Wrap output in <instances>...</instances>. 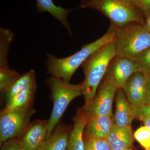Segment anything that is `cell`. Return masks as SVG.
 I'll return each mask as SVG.
<instances>
[{"instance_id":"30","label":"cell","mask_w":150,"mask_h":150,"mask_svg":"<svg viewBox=\"0 0 150 150\" xmlns=\"http://www.w3.org/2000/svg\"><path fill=\"white\" fill-rule=\"evenodd\" d=\"M147 80V96L146 104H150V77L146 78Z\"/></svg>"},{"instance_id":"17","label":"cell","mask_w":150,"mask_h":150,"mask_svg":"<svg viewBox=\"0 0 150 150\" xmlns=\"http://www.w3.org/2000/svg\"><path fill=\"white\" fill-rule=\"evenodd\" d=\"M37 88L36 82L27 86L6 102V110H13L33 105Z\"/></svg>"},{"instance_id":"11","label":"cell","mask_w":150,"mask_h":150,"mask_svg":"<svg viewBox=\"0 0 150 150\" xmlns=\"http://www.w3.org/2000/svg\"><path fill=\"white\" fill-rule=\"evenodd\" d=\"M115 110L112 116L113 124L120 127L131 126L137 118L138 108L130 103L122 88H118L115 94Z\"/></svg>"},{"instance_id":"5","label":"cell","mask_w":150,"mask_h":150,"mask_svg":"<svg viewBox=\"0 0 150 150\" xmlns=\"http://www.w3.org/2000/svg\"><path fill=\"white\" fill-rule=\"evenodd\" d=\"M80 7L100 12L111 24L120 27L131 22L144 24L146 18L142 11L124 4L118 0H80Z\"/></svg>"},{"instance_id":"33","label":"cell","mask_w":150,"mask_h":150,"mask_svg":"<svg viewBox=\"0 0 150 150\" xmlns=\"http://www.w3.org/2000/svg\"><path fill=\"white\" fill-rule=\"evenodd\" d=\"M148 150H150V147L149 149H148Z\"/></svg>"},{"instance_id":"23","label":"cell","mask_w":150,"mask_h":150,"mask_svg":"<svg viewBox=\"0 0 150 150\" xmlns=\"http://www.w3.org/2000/svg\"><path fill=\"white\" fill-rule=\"evenodd\" d=\"M134 137L145 150L149 149L150 130L147 127L145 126L140 127L134 133Z\"/></svg>"},{"instance_id":"6","label":"cell","mask_w":150,"mask_h":150,"mask_svg":"<svg viewBox=\"0 0 150 150\" xmlns=\"http://www.w3.org/2000/svg\"><path fill=\"white\" fill-rule=\"evenodd\" d=\"M35 112L33 105L13 110L3 109L0 115L1 144L21 136Z\"/></svg>"},{"instance_id":"10","label":"cell","mask_w":150,"mask_h":150,"mask_svg":"<svg viewBox=\"0 0 150 150\" xmlns=\"http://www.w3.org/2000/svg\"><path fill=\"white\" fill-rule=\"evenodd\" d=\"M48 120H36L30 123L23 134L21 147L26 149H40L46 139Z\"/></svg>"},{"instance_id":"15","label":"cell","mask_w":150,"mask_h":150,"mask_svg":"<svg viewBox=\"0 0 150 150\" xmlns=\"http://www.w3.org/2000/svg\"><path fill=\"white\" fill-rule=\"evenodd\" d=\"M107 140L111 149L131 148L133 143L131 126L120 127L113 124Z\"/></svg>"},{"instance_id":"4","label":"cell","mask_w":150,"mask_h":150,"mask_svg":"<svg viewBox=\"0 0 150 150\" xmlns=\"http://www.w3.org/2000/svg\"><path fill=\"white\" fill-rule=\"evenodd\" d=\"M51 91L53 108L48 120L46 139L51 136L67 107L76 98L82 95L83 82L73 84L70 82L51 76L46 81Z\"/></svg>"},{"instance_id":"8","label":"cell","mask_w":150,"mask_h":150,"mask_svg":"<svg viewBox=\"0 0 150 150\" xmlns=\"http://www.w3.org/2000/svg\"><path fill=\"white\" fill-rule=\"evenodd\" d=\"M127 99L137 108L147 103V80L139 71L134 73L122 88Z\"/></svg>"},{"instance_id":"24","label":"cell","mask_w":150,"mask_h":150,"mask_svg":"<svg viewBox=\"0 0 150 150\" xmlns=\"http://www.w3.org/2000/svg\"><path fill=\"white\" fill-rule=\"evenodd\" d=\"M20 147L19 140L15 138L3 143L1 150H20Z\"/></svg>"},{"instance_id":"9","label":"cell","mask_w":150,"mask_h":150,"mask_svg":"<svg viewBox=\"0 0 150 150\" xmlns=\"http://www.w3.org/2000/svg\"><path fill=\"white\" fill-rule=\"evenodd\" d=\"M138 71L134 60L115 56L110 62L105 77L112 81L118 89L122 88L129 78Z\"/></svg>"},{"instance_id":"26","label":"cell","mask_w":150,"mask_h":150,"mask_svg":"<svg viewBox=\"0 0 150 150\" xmlns=\"http://www.w3.org/2000/svg\"><path fill=\"white\" fill-rule=\"evenodd\" d=\"M137 118L139 119L140 120L143 121L145 126L147 127L150 130V115L143 113V112H137Z\"/></svg>"},{"instance_id":"20","label":"cell","mask_w":150,"mask_h":150,"mask_svg":"<svg viewBox=\"0 0 150 150\" xmlns=\"http://www.w3.org/2000/svg\"><path fill=\"white\" fill-rule=\"evenodd\" d=\"M21 76L17 72L10 68H0V91L5 92Z\"/></svg>"},{"instance_id":"7","label":"cell","mask_w":150,"mask_h":150,"mask_svg":"<svg viewBox=\"0 0 150 150\" xmlns=\"http://www.w3.org/2000/svg\"><path fill=\"white\" fill-rule=\"evenodd\" d=\"M117 89L112 81L104 76L93 98L81 107L88 118L102 115L112 117V103Z\"/></svg>"},{"instance_id":"28","label":"cell","mask_w":150,"mask_h":150,"mask_svg":"<svg viewBox=\"0 0 150 150\" xmlns=\"http://www.w3.org/2000/svg\"><path fill=\"white\" fill-rule=\"evenodd\" d=\"M138 111L150 115V104L144 105L142 107L138 108Z\"/></svg>"},{"instance_id":"16","label":"cell","mask_w":150,"mask_h":150,"mask_svg":"<svg viewBox=\"0 0 150 150\" xmlns=\"http://www.w3.org/2000/svg\"><path fill=\"white\" fill-rule=\"evenodd\" d=\"M36 7L39 13L47 12L58 20L62 25L67 30L69 34L72 35L70 25L67 21L69 14L74 9H65L54 4L52 0H36Z\"/></svg>"},{"instance_id":"32","label":"cell","mask_w":150,"mask_h":150,"mask_svg":"<svg viewBox=\"0 0 150 150\" xmlns=\"http://www.w3.org/2000/svg\"><path fill=\"white\" fill-rule=\"evenodd\" d=\"M20 150H28V149H23V148H22L21 147H20Z\"/></svg>"},{"instance_id":"18","label":"cell","mask_w":150,"mask_h":150,"mask_svg":"<svg viewBox=\"0 0 150 150\" xmlns=\"http://www.w3.org/2000/svg\"><path fill=\"white\" fill-rule=\"evenodd\" d=\"M35 81V71L33 69L21 75L18 79L12 84L11 85L5 92L6 102L8 101L18 92L27 86Z\"/></svg>"},{"instance_id":"29","label":"cell","mask_w":150,"mask_h":150,"mask_svg":"<svg viewBox=\"0 0 150 150\" xmlns=\"http://www.w3.org/2000/svg\"><path fill=\"white\" fill-rule=\"evenodd\" d=\"M143 25L145 29L150 33V14L146 19Z\"/></svg>"},{"instance_id":"12","label":"cell","mask_w":150,"mask_h":150,"mask_svg":"<svg viewBox=\"0 0 150 150\" xmlns=\"http://www.w3.org/2000/svg\"><path fill=\"white\" fill-rule=\"evenodd\" d=\"M73 120L74 126L69 136L67 150H85L83 134L88 118L82 108L77 110Z\"/></svg>"},{"instance_id":"14","label":"cell","mask_w":150,"mask_h":150,"mask_svg":"<svg viewBox=\"0 0 150 150\" xmlns=\"http://www.w3.org/2000/svg\"><path fill=\"white\" fill-rule=\"evenodd\" d=\"M51 136L46 139L40 150H67L71 131L69 126L57 125Z\"/></svg>"},{"instance_id":"2","label":"cell","mask_w":150,"mask_h":150,"mask_svg":"<svg viewBox=\"0 0 150 150\" xmlns=\"http://www.w3.org/2000/svg\"><path fill=\"white\" fill-rule=\"evenodd\" d=\"M113 41L97 50L82 65L85 76L82 82L84 104L89 102L96 94L110 62L116 56Z\"/></svg>"},{"instance_id":"22","label":"cell","mask_w":150,"mask_h":150,"mask_svg":"<svg viewBox=\"0 0 150 150\" xmlns=\"http://www.w3.org/2000/svg\"><path fill=\"white\" fill-rule=\"evenodd\" d=\"M85 150H110L107 139H96L84 136Z\"/></svg>"},{"instance_id":"19","label":"cell","mask_w":150,"mask_h":150,"mask_svg":"<svg viewBox=\"0 0 150 150\" xmlns=\"http://www.w3.org/2000/svg\"><path fill=\"white\" fill-rule=\"evenodd\" d=\"M14 34L11 30L1 27L0 28V68H10L8 61L11 43Z\"/></svg>"},{"instance_id":"27","label":"cell","mask_w":150,"mask_h":150,"mask_svg":"<svg viewBox=\"0 0 150 150\" xmlns=\"http://www.w3.org/2000/svg\"><path fill=\"white\" fill-rule=\"evenodd\" d=\"M142 12L145 18L150 14V0H142Z\"/></svg>"},{"instance_id":"25","label":"cell","mask_w":150,"mask_h":150,"mask_svg":"<svg viewBox=\"0 0 150 150\" xmlns=\"http://www.w3.org/2000/svg\"><path fill=\"white\" fill-rule=\"evenodd\" d=\"M118 1L131 7L138 9L142 11V0H118Z\"/></svg>"},{"instance_id":"1","label":"cell","mask_w":150,"mask_h":150,"mask_svg":"<svg viewBox=\"0 0 150 150\" xmlns=\"http://www.w3.org/2000/svg\"><path fill=\"white\" fill-rule=\"evenodd\" d=\"M115 30L116 27L110 25L109 29L102 36L83 45L80 50L71 56L59 58L53 54H47L46 63L48 74L70 82L76 71L92 54L114 40Z\"/></svg>"},{"instance_id":"31","label":"cell","mask_w":150,"mask_h":150,"mask_svg":"<svg viewBox=\"0 0 150 150\" xmlns=\"http://www.w3.org/2000/svg\"><path fill=\"white\" fill-rule=\"evenodd\" d=\"M110 150H133L132 148H126V149H121V148H118V149H111Z\"/></svg>"},{"instance_id":"13","label":"cell","mask_w":150,"mask_h":150,"mask_svg":"<svg viewBox=\"0 0 150 150\" xmlns=\"http://www.w3.org/2000/svg\"><path fill=\"white\" fill-rule=\"evenodd\" d=\"M113 125L112 117L109 115L88 118L84 136L96 139H107Z\"/></svg>"},{"instance_id":"21","label":"cell","mask_w":150,"mask_h":150,"mask_svg":"<svg viewBox=\"0 0 150 150\" xmlns=\"http://www.w3.org/2000/svg\"><path fill=\"white\" fill-rule=\"evenodd\" d=\"M134 61L139 71L143 73L146 78L150 77V47L138 55Z\"/></svg>"},{"instance_id":"3","label":"cell","mask_w":150,"mask_h":150,"mask_svg":"<svg viewBox=\"0 0 150 150\" xmlns=\"http://www.w3.org/2000/svg\"><path fill=\"white\" fill-rule=\"evenodd\" d=\"M114 43L116 56L134 60L150 47V33L143 24L131 22L116 27Z\"/></svg>"}]
</instances>
